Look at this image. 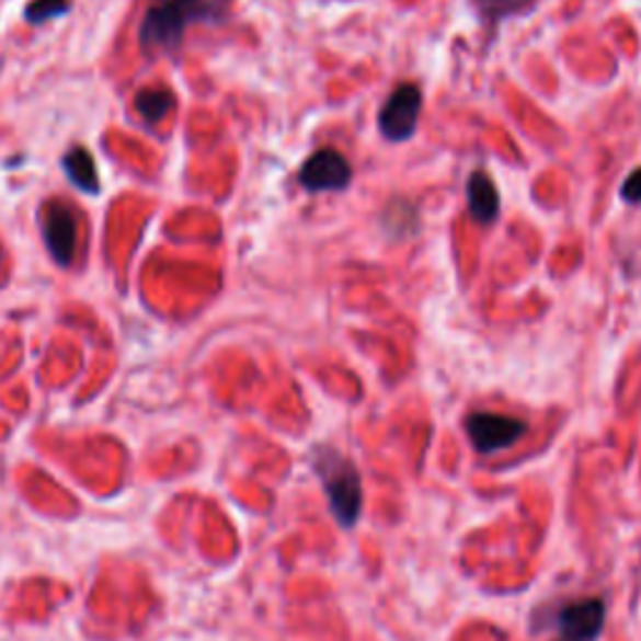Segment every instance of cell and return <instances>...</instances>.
Segmentation results:
<instances>
[{"mask_svg": "<svg viewBox=\"0 0 641 641\" xmlns=\"http://www.w3.org/2000/svg\"><path fill=\"white\" fill-rule=\"evenodd\" d=\"M311 463L316 477L321 479L323 491H327L333 519L344 526V529L356 526L364 508V484L356 463L327 444L316 446L311 454Z\"/></svg>", "mask_w": 641, "mask_h": 641, "instance_id": "cell-1", "label": "cell"}, {"mask_svg": "<svg viewBox=\"0 0 641 641\" xmlns=\"http://www.w3.org/2000/svg\"><path fill=\"white\" fill-rule=\"evenodd\" d=\"M221 8V0H156L140 25L146 50H173L186 25L204 21Z\"/></svg>", "mask_w": 641, "mask_h": 641, "instance_id": "cell-2", "label": "cell"}, {"mask_svg": "<svg viewBox=\"0 0 641 641\" xmlns=\"http://www.w3.org/2000/svg\"><path fill=\"white\" fill-rule=\"evenodd\" d=\"M526 432L529 426L514 416L491 414V411H473L467 416V434L479 454L504 451L524 438Z\"/></svg>", "mask_w": 641, "mask_h": 641, "instance_id": "cell-3", "label": "cell"}, {"mask_svg": "<svg viewBox=\"0 0 641 641\" xmlns=\"http://www.w3.org/2000/svg\"><path fill=\"white\" fill-rule=\"evenodd\" d=\"M421 113V91L414 83H401L379 113V128L389 140H407L414 136Z\"/></svg>", "mask_w": 641, "mask_h": 641, "instance_id": "cell-4", "label": "cell"}, {"mask_svg": "<svg viewBox=\"0 0 641 641\" xmlns=\"http://www.w3.org/2000/svg\"><path fill=\"white\" fill-rule=\"evenodd\" d=\"M554 625L564 641H596L607 625V604L599 596L564 604L557 611Z\"/></svg>", "mask_w": 641, "mask_h": 641, "instance_id": "cell-5", "label": "cell"}, {"mask_svg": "<svg viewBox=\"0 0 641 641\" xmlns=\"http://www.w3.org/2000/svg\"><path fill=\"white\" fill-rule=\"evenodd\" d=\"M351 165L344 156L333 148H321L316 151L309 161L301 165L298 171V181L301 186L311 193H321V191H344L351 183Z\"/></svg>", "mask_w": 641, "mask_h": 641, "instance_id": "cell-6", "label": "cell"}, {"mask_svg": "<svg viewBox=\"0 0 641 641\" xmlns=\"http://www.w3.org/2000/svg\"><path fill=\"white\" fill-rule=\"evenodd\" d=\"M43 233L53 259L68 266L76 256V218L64 204H48L43 214Z\"/></svg>", "mask_w": 641, "mask_h": 641, "instance_id": "cell-7", "label": "cell"}, {"mask_svg": "<svg viewBox=\"0 0 641 641\" xmlns=\"http://www.w3.org/2000/svg\"><path fill=\"white\" fill-rule=\"evenodd\" d=\"M467 196H469V214L473 221L481 226L496 221L502 201H499V191L494 186V181H491L484 171L471 173V179L467 183Z\"/></svg>", "mask_w": 641, "mask_h": 641, "instance_id": "cell-8", "label": "cell"}, {"mask_svg": "<svg viewBox=\"0 0 641 641\" xmlns=\"http://www.w3.org/2000/svg\"><path fill=\"white\" fill-rule=\"evenodd\" d=\"M64 165L70 181H73L78 188L85 193L99 191V173H95V163L85 148H73V151L64 158Z\"/></svg>", "mask_w": 641, "mask_h": 641, "instance_id": "cell-9", "label": "cell"}, {"mask_svg": "<svg viewBox=\"0 0 641 641\" xmlns=\"http://www.w3.org/2000/svg\"><path fill=\"white\" fill-rule=\"evenodd\" d=\"M173 108V95L169 91H144L138 95V113L146 121H161Z\"/></svg>", "mask_w": 641, "mask_h": 641, "instance_id": "cell-10", "label": "cell"}, {"mask_svg": "<svg viewBox=\"0 0 641 641\" xmlns=\"http://www.w3.org/2000/svg\"><path fill=\"white\" fill-rule=\"evenodd\" d=\"M68 8V0H35V3L28 5V21L38 23V21H48L53 15H60L66 13Z\"/></svg>", "mask_w": 641, "mask_h": 641, "instance_id": "cell-11", "label": "cell"}, {"mask_svg": "<svg viewBox=\"0 0 641 641\" xmlns=\"http://www.w3.org/2000/svg\"><path fill=\"white\" fill-rule=\"evenodd\" d=\"M531 0H484L481 3V13L489 15L491 21H496L499 15H506L512 13V8H526Z\"/></svg>", "mask_w": 641, "mask_h": 641, "instance_id": "cell-12", "label": "cell"}, {"mask_svg": "<svg viewBox=\"0 0 641 641\" xmlns=\"http://www.w3.org/2000/svg\"><path fill=\"white\" fill-rule=\"evenodd\" d=\"M621 198L629 201V204H641V169L629 175L621 186Z\"/></svg>", "mask_w": 641, "mask_h": 641, "instance_id": "cell-13", "label": "cell"}, {"mask_svg": "<svg viewBox=\"0 0 641 641\" xmlns=\"http://www.w3.org/2000/svg\"><path fill=\"white\" fill-rule=\"evenodd\" d=\"M559 641H564V639H559Z\"/></svg>", "mask_w": 641, "mask_h": 641, "instance_id": "cell-14", "label": "cell"}]
</instances>
